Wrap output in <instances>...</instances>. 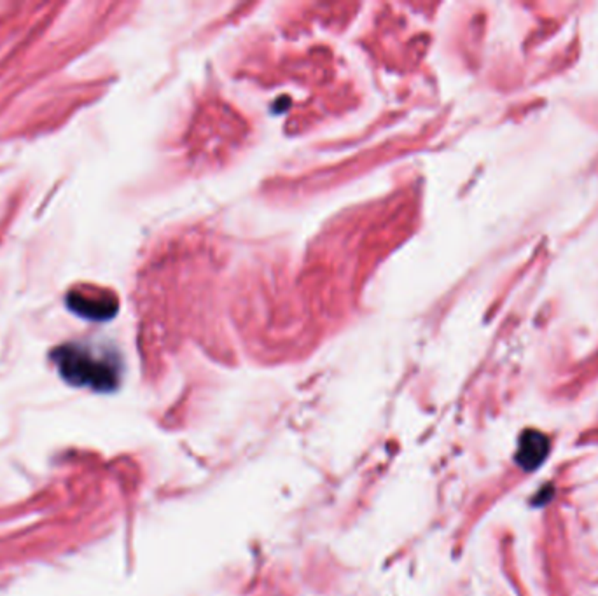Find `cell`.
I'll return each instance as SVG.
<instances>
[{"label": "cell", "instance_id": "cell-1", "mask_svg": "<svg viewBox=\"0 0 598 596\" xmlns=\"http://www.w3.org/2000/svg\"><path fill=\"white\" fill-rule=\"evenodd\" d=\"M53 360L63 379L74 386L107 392L117 385L116 364L84 345H63L53 352Z\"/></svg>", "mask_w": 598, "mask_h": 596}, {"label": "cell", "instance_id": "cell-2", "mask_svg": "<svg viewBox=\"0 0 598 596\" xmlns=\"http://www.w3.org/2000/svg\"><path fill=\"white\" fill-rule=\"evenodd\" d=\"M113 297L107 292H98V290L90 289V287H79L74 289L67 296V304L72 311L79 313L86 319H107L116 310V303H110Z\"/></svg>", "mask_w": 598, "mask_h": 596}, {"label": "cell", "instance_id": "cell-3", "mask_svg": "<svg viewBox=\"0 0 598 596\" xmlns=\"http://www.w3.org/2000/svg\"><path fill=\"white\" fill-rule=\"evenodd\" d=\"M549 452V441L544 434L537 430H529L522 435L518 446V453H516V460L522 465L525 471H534Z\"/></svg>", "mask_w": 598, "mask_h": 596}]
</instances>
